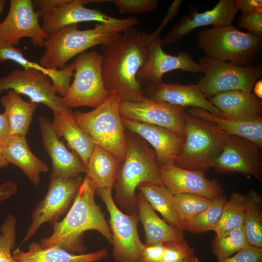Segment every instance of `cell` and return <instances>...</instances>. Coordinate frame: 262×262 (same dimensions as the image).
I'll return each mask as SVG.
<instances>
[{"mask_svg":"<svg viewBox=\"0 0 262 262\" xmlns=\"http://www.w3.org/2000/svg\"><path fill=\"white\" fill-rule=\"evenodd\" d=\"M137 189L165 222L181 231L185 230L186 225L179 215L174 195L167 187L161 183L144 182Z\"/></svg>","mask_w":262,"mask_h":262,"instance_id":"f1b7e54d","label":"cell"},{"mask_svg":"<svg viewBox=\"0 0 262 262\" xmlns=\"http://www.w3.org/2000/svg\"><path fill=\"white\" fill-rule=\"evenodd\" d=\"M114 5L121 14H143L152 12L159 7L157 0H115Z\"/></svg>","mask_w":262,"mask_h":262,"instance_id":"ab89813d","label":"cell"},{"mask_svg":"<svg viewBox=\"0 0 262 262\" xmlns=\"http://www.w3.org/2000/svg\"><path fill=\"white\" fill-rule=\"evenodd\" d=\"M122 120L126 129L139 136L152 147L159 166L174 164V160L184 142V136L162 126L122 117Z\"/></svg>","mask_w":262,"mask_h":262,"instance_id":"ffe728a7","label":"cell"},{"mask_svg":"<svg viewBox=\"0 0 262 262\" xmlns=\"http://www.w3.org/2000/svg\"><path fill=\"white\" fill-rule=\"evenodd\" d=\"M96 190L95 184L85 176L66 216L52 225L51 235L40 240L43 247L57 246L72 254L85 253L83 237L89 230L98 231L111 243L110 226L95 200Z\"/></svg>","mask_w":262,"mask_h":262,"instance_id":"7a4b0ae2","label":"cell"},{"mask_svg":"<svg viewBox=\"0 0 262 262\" xmlns=\"http://www.w3.org/2000/svg\"><path fill=\"white\" fill-rule=\"evenodd\" d=\"M101 54L95 51H84L77 55L74 80L63 101L69 108L88 106L94 108L103 103L109 93L104 86L102 70Z\"/></svg>","mask_w":262,"mask_h":262,"instance_id":"9c48e42d","label":"cell"},{"mask_svg":"<svg viewBox=\"0 0 262 262\" xmlns=\"http://www.w3.org/2000/svg\"><path fill=\"white\" fill-rule=\"evenodd\" d=\"M12 61L20 65L24 69H33L47 75L50 79L57 94L63 98L66 95L71 85V78L75 66L73 63L66 65L61 69H47L39 64L32 62L25 57L19 48L8 43L0 42V63Z\"/></svg>","mask_w":262,"mask_h":262,"instance_id":"83f0119b","label":"cell"},{"mask_svg":"<svg viewBox=\"0 0 262 262\" xmlns=\"http://www.w3.org/2000/svg\"><path fill=\"white\" fill-rule=\"evenodd\" d=\"M78 24L66 26L49 35L43 47L45 50L39 58V64L46 68H64L72 58L98 45H109L130 28L96 23L94 28L79 30Z\"/></svg>","mask_w":262,"mask_h":262,"instance_id":"277c9868","label":"cell"},{"mask_svg":"<svg viewBox=\"0 0 262 262\" xmlns=\"http://www.w3.org/2000/svg\"><path fill=\"white\" fill-rule=\"evenodd\" d=\"M261 148L246 138L229 134L213 168L219 174L239 173L262 180Z\"/></svg>","mask_w":262,"mask_h":262,"instance_id":"2e32d148","label":"cell"},{"mask_svg":"<svg viewBox=\"0 0 262 262\" xmlns=\"http://www.w3.org/2000/svg\"><path fill=\"white\" fill-rule=\"evenodd\" d=\"M39 19L32 0H11L7 15L0 23V42L16 47L21 38L28 37L34 46L43 47L49 34Z\"/></svg>","mask_w":262,"mask_h":262,"instance_id":"5bb4252c","label":"cell"},{"mask_svg":"<svg viewBox=\"0 0 262 262\" xmlns=\"http://www.w3.org/2000/svg\"><path fill=\"white\" fill-rule=\"evenodd\" d=\"M6 0H0V14H1L6 6Z\"/></svg>","mask_w":262,"mask_h":262,"instance_id":"816d5d0a","label":"cell"},{"mask_svg":"<svg viewBox=\"0 0 262 262\" xmlns=\"http://www.w3.org/2000/svg\"><path fill=\"white\" fill-rule=\"evenodd\" d=\"M121 162L100 146L95 145L86 164V176L97 189L114 188Z\"/></svg>","mask_w":262,"mask_h":262,"instance_id":"f546056e","label":"cell"},{"mask_svg":"<svg viewBox=\"0 0 262 262\" xmlns=\"http://www.w3.org/2000/svg\"><path fill=\"white\" fill-rule=\"evenodd\" d=\"M0 100L9 122L10 136H26L37 104L25 101L13 90L6 91Z\"/></svg>","mask_w":262,"mask_h":262,"instance_id":"1f68e13d","label":"cell"},{"mask_svg":"<svg viewBox=\"0 0 262 262\" xmlns=\"http://www.w3.org/2000/svg\"><path fill=\"white\" fill-rule=\"evenodd\" d=\"M238 26L246 29L249 33L262 37V13H250L239 16Z\"/></svg>","mask_w":262,"mask_h":262,"instance_id":"b9f144b4","label":"cell"},{"mask_svg":"<svg viewBox=\"0 0 262 262\" xmlns=\"http://www.w3.org/2000/svg\"><path fill=\"white\" fill-rule=\"evenodd\" d=\"M1 147L2 155L8 163L20 168L30 180L37 185L40 181V174L47 172L49 167L31 151L26 136H10Z\"/></svg>","mask_w":262,"mask_h":262,"instance_id":"cb8c5ba5","label":"cell"},{"mask_svg":"<svg viewBox=\"0 0 262 262\" xmlns=\"http://www.w3.org/2000/svg\"><path fill=\"white\" fill-rule=\"evenodd\" d=\"M18 187L13 180H9L0 184V202L7 199L16 194Z\"/></svg>","mask_w":262,"mask_h":262,"instance_id":"bcb514c9","label":"cell"},{"mask_svg":"<svg viewBox=\"0 0 262 262\" xmlns=\"http://www.w3.org/2000/svg\"><path fill=\"white\" fill-rule=\"evenodd\" d=\"M181 262H200V261L196 256L194 255L192 257L185 259Z\"/></svg>","mask_w":262,"mask_h":262,"instance_id":"f907efd6","label":"cell"},{"mask_svg":"<svg viewBox=\"0 0 262 262\" xmlns=\"http://www.w3.org/2000/svg\"><path fill=\"white\" fill-rule=\"evenodd\" d=\"M246 196L244 229L250 245L262 248V197L254 189Z\"/></svg>","mask_w":262,"mask_h":262,"instance_id":"d6a6232c","label":"cell"},{"mask_svg":"<svg viewBox=\"0 0 262 262\" xmlns=\"http://www.w3.org/2000/svg\"><path fill=\"white\" fill-rule=\"evenodd\" d=\"M2 155V150L1 145L0 144V155Z\"/></svg>","mask_w":262,"mask_h":262,"instance_id":"f5cc1de1","label":"cell"},{"mask_svg":"<svg viewBox=\"0 0 262 262\" xmlns=\"http://www.w3.org/2000/svg\"><path fill=\"white\" fill-rule=\"evenodd\" d=\"M208 100L217 108L219 116L241 121L262 118V102L253 93L239 90L219 93Z\"/></svg>","mask_w":262,"mask_h":262,"instance_id":"603a6c76","label":"cell"},{"mask_svg":"<svg viewBox=\"0 0 262 262\" xmlns=\"http://www.w3.org/2000/svg\"><path fill=\"white\" fill-rule=\"evenodd\" d=\"M33 4L42 20L41 26L49 35L61 28L79 22L97 21L107 24L134 27L139 20L133 16L118 18L98 10L87 8L92 2H112L102 0H33Z\"/></svg>","mask_w":262,"mask_h":262,"instance_id":"ba28073f","label":"cell"},{"mask_svg":"<svg viewBox=\"0 0 262 262\" xmlns=\"http://www.w3.org/2000/svg\"><path fill=\"white\" fill-rule=\"evenodd\" d=\"M184 140L174 164L180 168L205 173L221 153L228 134L211 122L192 115L186 110Z\"/></svg>","mask_w":262,"mask_h":262,"instance_id":"5b68a950","label":"cell"},{"mask_svg":"<svg viewBox=\"0 0 262 262\" xmlns=\"http://www.w3.org/2000/svg\"><path fill=\"white\" fill-rule=\"evenodd\" d=\"M179 215L185 224L209 207L213 200L193 194H180L174 195Z\"/></svg>","mask_w":262,"mask_h":262,"instance_id":"8d00e7d4","label":"cell"},{"mask_svg":"<svg viewBox=\"0 0 262 262\" xmlns=\"http://www.w3.org/2000/svg\"><path fill=\"white\" fill-rule=\"evenodd\" d=\"M9 90L28 96L31 102L46 105L54 114L69 109L57 95L49 76L35 69H14L0 77V95Z\"/></svg>","mask_w":262,"mask_h":262,"instance_id":"4fadbf2b","label":"cell"},{"mask_svg":"<svg viewBox=\"0 0 262 262\" xmlns=\"http://www.w3.org/2000/svg\"><path fill=\"white\" fill-rule=\"evenodd\" d=\"M198 63L204 75L199 78L197 84L207 99L228 91L252 92L262 74L261 66H238L206 55L200 59Z\"/></svg>","mask_w":262,"mask_h":262,"instance_id":"30bf717a","label":"cell"},{"mask_svg":"<svg viewBox=\"0 0 262 262\" xmlns=\"http://www.w3.org/2000/svg\"><path fill=\"white\" fill-rule=\"evenodd\" d=\"M262 262V248L249 246L238 251L233 256L218 262Z\"/></svg>","mask_w":262,"mask_h":262,"instance_id":"60d3db41","label":"cell"},{"mask_svg":"<svg viewBox=\"0 0 262 262\" xmlns=\"http://www.w3.org/2000/svg\"><path fill=\"white\" fill-rule=\"evenodd\" d=\"M249 246L251 245L242 226L234 229L216 234L212 242L211 249L218 261H220Z\"/></svg>","mask_w":262,"mask_h":262,"instance_id":"e575fe53","label":"cell"},{"mask_svg":"<svg viewBox=\"0 0 262 262\" xmlns=\"http://www.w3.org/2000/svg\"><path fill=\"white\" fill-rule=\"evenodd\" d=\"M126 138V155L114 188L115 203L130 214L137 212V187L144 182L161 183V171L155 152L146 141L130 131Z\"/></svg>","mask_w":262,"mask_h":262,"instance_id":"3957f363","label":"cell"},{"mask_svg":"<svg viewBox=\"0 0 262 262\" xmlns=\"http://www.w3.org/2000/svg\"><path fill=\"white\" fill-rule=\"evenodd\" d=\"M160 36L149 38L145 36L148 56L139 70L137 80L142 89L163 82L164 74L173 70L180 69L192 73H203L198 63L187 52L180 50L176 56L169 55L162 49Z\"/></svg>","mask_w":262,"mask_h":262,"instance_id":"9a60e30c","label":"cell"},{"mask_svg":"<svg viewBox=\"0 0 262 262\" xmlns=\"http://www.w3.org/2000/svg\"><path fill=\"white\" fill-rule=\"evenodd\" d=\"M16 262H96L108 255L106 248L82 254L71 253L54 246L43 247L39 242H32L27 251L16 248L12 252Z\"/></svg>","mask_w":262,"mask_h":262,"instance_id":"d4e9b609","label":"cell"},{"mask_svg":"<svg viewBox=\"0 0 262 262\" xmlns=\"http://www.w3.org/2000/svg\"><path fill=\"white\" fill-rule=\"evenodd\" d=\"M183 0H174L169 7L167 13L159 27L152 33L147 34V37L149 38H153L160 36V34L164 27L178 15Z\"/></svg>","mask_w":262,"mask_h":262,"instance_id":"ee69618b","label":"cell"},{"mask_svg":"<svg viewBox=\"0 0 262 262\" xmlns=\"http://www.w3.org/2000/svg\"><path fill=\"white\" fill-rule=\"evenodd\" d=\"M254 94L260 99L262 98V80L257 81L253 87Z\"/></svg>","mask_w":262,"mask_h":262,"instance_id":"c3c4849f","label":"cell"},{"mask_svg":"<svg viewBox=\"0 0 262 262\" xmlns=\"http://www.w3.org/2000/svg\"><path fill=\"white\" fill-rule=\"evenodd\" d=\"M161 182L174 195L193 194L211 200L224 195L217 180L208 179L204 172L184 169L174 164L159 166Z\"/></svg>","mask_w":262,"mask_h":262,"instance_id":"d6986e66","label":"cell"},{"mask_svg":"<svg viewBox=\"0 0 262 262\" xmlns=\"http://www.w3.org/2000/svg\"><path fill=\"white\" fill-rule=\"evenodd\" d=\"M9 163L2 155H0V168L6 167Z\"/></svg>","mask_w":262,"mask_h":262,"instance_id":"681fc988","label":"cell"},{"mask_svg":"<svg viewBox=\"0 0 262 262\" xmlns=\"http://www.w3.org/2000/svg\"><path fill=\"white\" fill-rule=\"evenodd\" d=\"M146 33L134 27L124 32L113 43L102 46L104 86L122 101L136 102L146 98L137 75L148 56Z\"/></svg>","mask_w":262,"mask_h":262,"instance_id":"6da1fadb","label":"cell"},{"mask_svg":"<svg viewBox=\"0 0 262 262\" xmlns=\"http://www.w3.org/2000/svg\"><path fill=\"white\" fill-rule=\"evenodd\" d=\"M10 136V127L5 114H0V144Z\"/></svg>","mask_w":262,"mask_h":262,"instance_id":"7dc6e473","label":"cell"},{"mask_svg":"<svg viewBox=\"0 0 262 262\" xmlns=\"http://www.w3.org/2000/svg\"><path fill=\"white\" fill-rule=\"evenodd\" d=\"M136 197L139 220L144 227L146 235V246L184 239L183 232L160 218L139 192L136 194Z\"/></svg>","mask_w":262,"mask_h":262,"instance_id":"484cf974","label":"cell"},{"mask_svg":"<svg viewBox=\"0 0 262 262\" xmlns=\"http://www.w3.org/2000/svg\"><path fill=\"white\" fill-rule=\"evenodd\" d=\"M164 251V243L145 246L140 262H163Z\"/></svg>","mask_w":262,"mask_h":262,"instance_id":"7bdbcfd3","label":"cell"},{"mask_svg":"<svg viewBox=\"0 0 262 262\" xmlns=\"http://www.w3.org/2000/svg\"><path fill=\"white\" fill-rule=\"evenodd\" d=\"M185 110L180 106L147 98L136 102L122 101L120 105V113L124 118L162 126L182 136Z\"/></svg>","mask_w":262,"mask_h":262,"instance_id":"e0dca14e","label":"cell"},{"mask_svg":"<svg viewBox=\"0 0 262 262\" xmlns=\"http://www.w3.org/2000/svg\"><path fill=\"white\" fill-rule=\"evenodd\" d=\"M238 11L235 0H220L212 9L202 13L198 12L196 6L191 4L190 13L173 25L165 36L161 39L160 44L162 46L178 42L200 27L231 25Z\"/></svg>","mask_w":262,"mask_h":262,"instance_id":"ac0fdd59","label":"cell"},{"mask_svg":"<svg viewBox=\"0 0 262 262\" xmlns=\"http://www.w3.org/2000/svg\"><path fill=\"white\" fill-rule=\"evenodd\" d=\"M146 98L184 108L198 107L219 115L220 112L203 95L198 84L166 83L162 82L143 89Z\"/></svg>","mask_w":262,"mask_h":262,"instance_id":"7402d4cb","label":"cell"},{"mask_svg":"<svg viewBox=\"0 0 262 262\" xmlns=\"http://www.w3.org/2000/svg\"><path fill=\"white\" fill-rule=\"evenodd\" d=\"M112 190L111 188L98 189L96 194L109 213L113 258L115 262H140L145 246L138 232V212L130 214L122 212L113 197Z\"/></svg>","mask_w":262,"mask_h":262,"instance_id":"8fae6325","label":"cell"},{"mask_svg":"<svg viewBox=\"0 0 262 262\" xmlns=\"http://www.w3.org/2000/svg\"><path fill=\"white\" fill-rule=\"evenodd\" d=\"M190 115L215 125L229 135L249 139L262 147V118L251 121H241L222 118L208 111L198 107H187Z\"/></svg>","mask_w":262,"mask_h":262,"instance_id":"4dcf8cb0","label":"cell"},{"mask_svg":"<svg viewBox=\"0 0 262 262\" xmlns=\"http://www.w3.org/2000/svg\"><path fill=\"white\" fill-rule=\"evenodd\" d=\"M246 199V195L233 192L226 200L220 220L213 229L216 234L243 226Z\"/></svg>","mask_w":262,"mask_h":262,"instance_id":"836d02e7","label":"cell"},{"mask_svg":"<svg viewBox=\"0 0 262 262\" xmlns=\"http://www.w3.org/2000/svg\"><path fill=\"white\" fill-rule=\"evenodd\" d=\"M236 6L242 15L262 13V0H235Z\"/></svg>","mask_w":262,"mask_h":262,"instance_id":"f6af8a7d","label":"cell"},{"mask_svg":"<svg viewBox=\"0 0 262 262\" xmlns=\"http://www.w3.org/2000/svg\"><path fill=\"white\" fill-rule=\"evenodd\" d=\"M48 191L31 214L32 221L21 245L31 239L45 223L53 225L69 210L83 182L80 175L62 177L49 174Z\"/></svg>","mask_w":262,"mask_h":262,"instance_id":"7c38bea8","label":"cell"},{"mask_svg":"<svg viewBox=\"0 0 262 262\" xmlns=\"http://www.w3.org/2000/svg\"></svg>","mask_w":262,"mask_h":262,"instance_id":"db71d44e","label":"cell"},{"mask_svg":"<svg viewBox=\"0 0 262 262\" xmlns=\"http://www.w3.org/2000/svg\"><path fill=\"white\" fill-rule=\"evenodd\" d=\"M16 222L15 217L9 214L0 229V262H16L12 250L16 246Z\"/></svg>","mask_w":262,"mask_h":262,"instance_id":"74e56055","label":"cell"},{"mask_svg":"<svg viewBox=\"0 0 262 262\" xmlns=\"http://www.w3.org/2000/svg\"><path fill=\"white\" fill-rule=\"evenodd\" d=\"M41 140L45 151L52 162L50 174L65 177L86 172V167L75 153L68 150L57 137L49 118L41 115L38 118Z\"/></svg>","mask_w":262,"mask_h":262,"instance_id":"44dd1931","label":"cell"},{"mask_svg":"<svg viewBox=\"0 0 262 262\" xmlns=\"http://www.w3.org/2000/svg\"><path fill=\"white\" fill-rule=\"evenodd\" d=\"M226 200L224 195L213 200L209 207L186 224L185 230L194 234L213 230L220 220Z\"/></svg>","mask_w":262,"mask_h":262,"instance_id":"d590c367","label":"cell"},{"mask_svg":"<svg viewBox=\"0 0 262 262\" xmlns=\"http://www.w3.org/2000/svg\"><path fill=\"white\" fill-rule=\"evenodd\" d=\"M163 262H181L195 255V250L184 239L164 243Z\"/></svg>","mask_w":262,"mask_h":262,"instance_id":"f35d334b","label":"cell"},{"mask_svg":"<svg viewBox=\"0 0 262 262\" xmlns=\"http://www.w3.org/2000/svg\"><path fill=\"white\" fill-rule=\"evenodd\" d=\"M196 43L206 56L248 66L260 54L262 37L242 32L231 25L200 30Z\"/></svg>","mask_w":262,"mask_h":262,"instance_id":"52a82bcc","label":"cell"},{"mask_svg":"<svg viewBox=\"0 0 262 262\" xmlns=\"http://www.w3.org/2000/svg\"><path fill=\"white\" fill-rule=\"evenodd\" d=\"M121 99L112 92L101 104L88 112H73L77 124L95 145L110 152L122 162L127 143L125 127L120 113Z\"/></svg>","mask_w":262,"mask_h":262,"instance_id":"8992f818","label":"cell"},{"mask_svg":"<svg viewBox=\"0 0 262 262\" xmlns=\"http://www.w3.org/2000/svg\"><path fill=\"white\" fill-rule=\"evenodd\" d=\"M51 125L57 137L65 138L69 147L86 166L95 145L89 135L76 122L71 109L54 114Z\"/></svg>","mask_w":262,"mask_h":262,"instance_id":"4316f807","label":"cell"}]
</instances>
